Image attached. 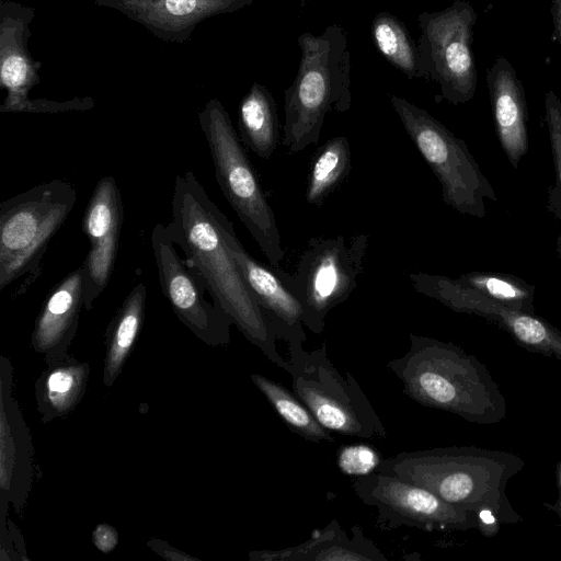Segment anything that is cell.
<instances>
[{"mask_svg": "<svg viewBox=\"0 0 561 561\" xmlns=\"http://www.w3.org/2000/svg\"><path fill=\"white\" fill-rule=\"evenodd\" d=\"M171 209L168 231L213 301L231 318L251 344L287 371L289 362L278 353L277 337L225 241L221 210L192 171L176 175Z\"/></svg>", "mask_w": 561, "mask_h": 561, "instance_id": "obj_1", "label": "cell"}, {"mask_svg": "<svg viewBox=\"0 0 561 561\" xmlns=\"http://www.w3.org/2000/svg\"><path fill=\"white\" fill-rule=\"evenodd\" d=\"M524 466V460L510 451L448 446L399 453L381 459L376 471L423 486L445 502L476 513L482 531L486 516L504 524L523 520L508 501L506 485Z\"/></svg>", "mask_w": 561, "mask_h": 561, "instance_id": "obj_2", "label": "cell"}, {"mask_svg": "<svg viewBox=\"0 0 561 561\" xmlns=\"http://www.w3.org/2000/svg\"><path fill=\"white\" fill-rule=\"evenodd\" d=\"M409 341V351L387 367L410 399L470 423L491 425L506 417L500 386L476 356L453 342L430 336L410 333Z\"/></svg>", "mask_w": 561, "mask_h": 561, "instance_id": "obj_3", "label": "cell"}, {"mask_svg": "<svg viewBox=\"0 0 561 561\" xmlns=\"http://www.w3.org/2000/svg\"><path fill=\"white\" fill-rule=\"evenodd\" d=\"M297 45V75L284 95L282 144L289 154L317 145L327 114L345 113L352 105L351 53L345 28L331 24L321 34L304 32Z\"/></svg>", "mask_w": 561, "mask_h": 561, "instance_id": "obj_4", "label": "cell"}, {"mask_svg": "<svg viewBox=\"0 0 561 561\" xmlns=\"http://www.w3.org/2000/svg\"><path fill=\"white\" fill-rule=\"evenodd\" d=\"M198 121L224 196L271 267L280 268L285 251L275 214L227 110L219 100L211 99L199 111Z\"/></svg>", "mask_w": 561, "mask_h": 561, "instance_id": "obj_5", "label": "cell"}, {"mask_svg": "<svg viewBox=\"0 0 561 561\" xmlns=\"http://www.w3.org/2000/svg\"><path fill=\"white\" fill-rule=\"evenodd\" d=\"M77 201L75 186L55 179L0 205V290L25 276L19 293L36 280L48 243Z\"/></svg>", "mask_w": 561, "mask_h": 561, "instance_id": "obj_6", "label": "cell"}, {"mask_svg": "<svg viewBox=\"0 0 561 561\" xmlns=\"http://www.w3.org/2000/svg\"><path fill=\"white\" fill-rule=\"evenodd\" d=\"M302 343L288 345L291 386L318 422L331 433L385 439L387 431L355 377L342 376L327 354V344L311 352Z\"/></svg>", "mask_w": 561, "mask_h": 561, "instance_id": "obj_7", "label": "cell"}, {"mask_svg": "<svg viewBox=\"0 0 561 561\" xmlns=\"http://www.w3.org/2000/svg\"><path fill=\"white\" fill-rule=\"evenodd\" d=\"M390 103L404 130L437 178L444 203L476 218L486 214L485 199L496 193L470 153L467 144L424 108L390 94Z\"/></svg>", "mask_w": 561, "mask_h": 561, "instance_id": "obj_8", "label": "cell"}, {"mask_svg": "<svg viewBox=\"0 0 561 561\" xmlns=\"http://www.w3.org/2000/svg\"><path fill=\"white\" fill-rule=\"evenodd\" d=\"M368 244L366 233L311 238L294 274L275 268L299 300L304 324L312 333L323 332L327 316L357 287Z\"/></svg>", "mask_w": 561, "mask_h": 561, "instance_id": "obj_9", "label": "cell"}, {"mask_svg": "<svg viewBox=\"0 0 561 561\" xmlns=\"http://www.w3.org/2000/svg\"><path fill=\"white\" fill-rule=\"evenodd\" d=\"M476 22L477 13L465 0L417 16L421 34L416 44L423 79L437 83L439 96L454 105L469 102L477 90L472 50Z\"/></svg>", "mask_w": 561, "mask_h": 561, "instance_id": "obj_10", "label": "cell"}, {"mask_svg": "<svg viewBox=\"0 0 561 561\" xmlns=\"http://www.w3.org/2000/svg\"><path fill=\"white\" fill-rule=\"evenodd\" d=\"M353 490L366 505L377 508V526L422 530L481 529L480 517L456 507L430 490L378 471L355 479Z\"/></svg>", "mask_w": 561, "mask_h": 561, "instance_id": "obj_11", "label": "cell"}, {"mask_svg": "<svg viewBox=\"0 0 561 561\" xmlns=\"http://www.w3.org/2000/svg\"><path fill=\"white\" fill-rule=\"evenodd\" d=\"M150 241L161 290L179 320L207 345L228 344L233 324L231 318L214 301L206 300L207 289L175 251L167 226L157 224Z\"/></svg>", "mask_w": 561, "mask_h": 561, "instance_id": "obj_12", "label": "cell"}, {"mask_svg": "<svg viewBox=\"0 0 561 561\" xmlns=\"http://www.w3.org/2000/svg\"><path fill=\"white\" fill-rule=\"evenodd\" d=\"M412 287L455 312L478 316L504 330L522 347L561 360V330L538 317L495 302L455 278L410 273Z\"/></svg>", "mask_w": 561, "mask_h": 561, "instance_id": "obj_13", "label": "cell"}, {"mask_svg": "<svg viewBox=\"0 0 561 561\" xmlns=\"http://www.w3.org/2000/svg\"><path fill=\"white\" fill-rule=\"evenodd\" d=\"M124 207L116 180L106 175L99 180L82 217V231L89 251L82 263L84 271V308L90 310L106 288L115 267Z\"/></svg>", "mask_w": 561, "mask_h": 561, "instance_id": "obj_14", "label": "cell"}, {"mask_svg": "<svg viewBox=\"0 0 561 561\" xmlns=\"http://www.w3.org/2000/svg\"><path fill=\"white\" fill-rule=\"evenodd\" d=\"M220 227L231 255L270 322L277 340L287 345L305 343L302 307L273 267H267L251 256L239 241L232 222L220 213Z\"/></svg>", "mask_w": 561, "mask_h": 561, "instance_id": "obj_15", "label": "cell"}, {"mask_svg": "<svg viewBox=\"0 0 561 561\" xmlns=\"http://www.w3.org/2000/svg\"><path fill=\"white\" fill-rule=\"evenodd\" d=\"M254 0H95L141 24L156 37L185 44L196 26L208 18L231 13Z\"/></svg>", "mask_w": 561, "mask_h": 561, "instance_id": "obj_16", "label": "cell"}, {"mask_svg": "<svg viewBox=\"0 0 561 561\" xmlns=\"http://www.w3.org/2000/svg\"><path fill=\"white\" fill-rule=\"evenodd\" d=\"M32 8L13 1H2L0 11V82L7 98L0 112L21 113L30 102L28 92L39 81V61L32 59L27 49Z\"/></svg>", "mask_w": 561, "mask_h": 561, "instance_id": "obj_17", "label": "cell"}, {"mask_svg": "<svg viewBox=\"0 0 561 561\" xmlns=\"http://www.w3.org/2000/svg\"><path fill=\"white\" fill-rule=\"evenodd\" d=\"M12 367L1 358L0 485L1 508L5 501L18 511L30 486L31 440L27 427L11 394Z\"/></svg>", "mask_w": 561, "mask_h": 561, "instance_id": "obj_18", "label": "cell"}, {"mask_svg": "<svg viewBox=\"0 0 561 561\" xmlns=\"http://www.w3.org/2000/svg\"><path fill=\"white\" fill-rule=\"evenodd\" d=\"M494 126L500 146L513 169L528 152V110L525 90L512 64L503 56L486 71Z\"/></svg>", "mask_w": 561, "mask_h": 561, "instance_id": "obj_19", "label": "cell"}, {"mask_svg": "<svg viewBox=\"0 0 561 561\" xmlns=\"http://www.w3.org/2000/svg\"><path fill=\"white\" fill-rule=\"evenodd\" d=\"M84 307L82 265L70 272L47 295L32 333V346L46 363L67 355Z\"/></svg>", "mask_w": 561, "mask_h": 561, "instance_id": "obj_20", "label": "cell"}, {"mask_svg": "<svg viewBox=\"0 0 561 561\" xmlns=\"http://www.w3.org/2000/svg\"><path fill=\"white\" fill-rule=\"evenodd\" d=\"M35 385L42 422L70 413L81 400L89 379V365L70 355L54 359Z\"/></svg>", "mask_w": 561, "mask_h": 561, "instance_id": "obj_21", "label": "cell"}, {"mask_svg": "<svg viewBox=\"0 0 561 561\" xmlns=\"http://www.w3.org/2000/svg\"><path fill=\"white\" fill-rule=\"evenodd\" d=\"M241 141L257 157L270 159L279 142L277 104L266 87L253 82L238 108Z\"/></svg>", "mask_w": 561, "mask_h": 561, "instance_id": "obj_22", "label": "cell"}, {"mask_svg": "<svg viewBox=\"0 0 561 561\" xmlns=\"http://www.w3.org/2000/svg\"><path fill=\"white\" fill-rule=\"evenodd\" d=\"M147 289L137 284L123 301L106 331V354L103 380L111 387L121 374L141 331Z\"/></svg>", "mask_w": 561, "mask_h": 561, "instance_id": "obj_23", "label": "cell"}, {"mask_svg": "<svg viewBox=\"0 0 561 561\" xmlns=\"http://www.w3.org/2000/svg\"><path fill=\"white\" fill-rule=\"evenodd\" d=\"M352 168L347 137L335 136L316 152L310 164L305 198L309 205L321 207L328 197L346 180Z\"/></svg>", "mask_w": 561, "mask_h": 561, "instance_id": "obj_24", "label": "cell"}, {"mask_svg": "<svg viewBox=\"0 0 561 561\" xmlns=\"http://www.w3.org/2000/svg\"><path fill=\"white\" fill-rule=\"evenodd\" d=\"M250 378L293 433L313 443L334 442L331 432L318 422L295 392L261 374H251Z\"/></svg>", "mask_w": 561, "mask_h": 561, "instance_id": "obj_25", "label": "cell"}, {"mask_svg": "<svg viewBox=\"0 0 561 561\" xmlns=\"http://www.w3.org/2000/svg\"><path fill=\"white\" fill-rule=\"evenodd\" d=\"M371 39L380 55L408 79H423L417 44L399 18L379 12L371 23Z\"/></svg>", "mask_w": 561, "mask_h": 561, "instance_id": "obj_26", "label": "cell"}, {"mask_svg": "<svg viewBox=\"0 0 561 561\" xmlns=\"http://www.w3.org/2000/svg\"><path fill=\"white\" fill-rule=\"evenodd\" d=\"M455 279L495 302L515 310L536 313V288L517 276L495 272H470Z\"/></svg>", "mask_w": 561, "mask_h": 561, "instance_id": "obj_27", "label": "cell"}, {"mask_svg": "<svg viewBox=\"0 0 561 561\" xmlns=\"http://www.w3.org/2000/svg\"><path fill=\"white\" fill-rule=\"evenodd\" d=\"M351 530L353 536L350 538L340 527L313 551L309 561H387L382 551L365 536L359 525L353 526Z\"/></svg>", "mask_w": 561, "mask_h": 561, "instance_id": "obj_28", "label": "cell"}, {"mask_svg": "<svg viewBox=\"0 0 561 561\" xmlns=\"http://www.w3.org/2000/svg\"><path fill=\"white\" fill-rule=\"evenodd\" d=\"M545 111L556 174L554 184L548 188L547 208L561 224V100L552 90L546 93ZM556 251L561 259V234Z\"/></svg>", "mask_w": 561, "mask_h": 561, "instance_id": "obj_29", "label": "cell"}, {"mask_svg": "<svg viewBox=\"0 0 561 561\" xmlns=\"http://www.w3.org/2000/svg\"><path fill=\"white\" fill-rule=\"evenodd\" d=\"M340 527V523L332 519L323 529L299 545L278 550L251 551L249 558L252 561H309L318 546L332 537Z\"/></svg>", "mask_w": 561, "mask_h": 561, "instance_id": "obj_30", "label": "cell"}, {"mask_svg": "<svg viewBox=\"0 0 561 561\" xmlns=\"http://www.w3.org/2000/svg\"><path fill=\"white\" fill-rule=\"evenodd\" d=\"M339 454V466L345 474H357L359 477L375 472L381 458L366 445L346 446Z\"/></svg>", "mask_w": 561, "mask_h": 561, "instance_id": "obj_31", "label": "cell"}, {"mask_svg": "<svg viewBox=\"0 0 561 561\" xmlns=\"http://www.w3.org/2000/svg\"><path fill=\"white\" fill-rule=\"evenodd\" d=\"M93 545L103 553H110L118 543L116 529L108 524H99L92 533Z\"/></svg>", "mask_w": 561, "mask_h": 561, "instance_id": "obj_32", "label": "cell"}, {"mask_svg": "<svg viewBox=\"0 0 561 561\" xmlns=\"http://www.w3.org/2000/svg\"><path fill=\"white\" fill-rule=\"evenodd\" d=\"M148 546L157 551V553L161 554L163 558L170 559V560H192L191 556L183 554L180 551H176L174 548L170 547L165 542H162L160 540H151L148 542Z\"/></svg>", "mask_w": 561, "mask_h": 561, "instance_id": "obj_33", "label": "cell"}, {"mask_svg": "<svg viewBox=\"0 0 561 561\" xmlns=\"http://www.w3.org/2000/svg\"><path fill=\"white\" fill-rule=\"evenodd\" d=\"M550 11L556 34L561 43V0H550Z\"/></svg>", "mask_w": 561, "mask_h": 561, "instance_id": "obj_34", "label": "cell"}, {"mask_svg": "<svg viewBox=\"0 0 561 561\" xmlns=\"http://www.w3.org/2000/svg\"><path fill=\"white\" fill-rule=\"evenodd\" d=\"M556 477L558 486V497L557 501L551 505V510L557 514L559 520L561 522V459L558 461L556 467Z\"/></svg>", "mask_w": 561, "mask_h": 561, "instance_id": "obj_35", "label": "cell"}]
</instances>
